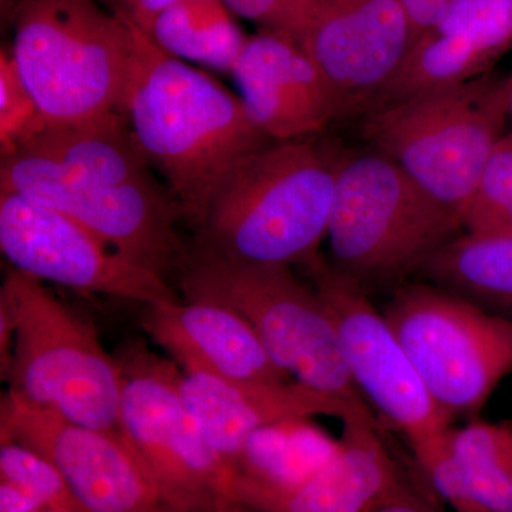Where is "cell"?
Instances as JSON below:
<instances>
[{
	"label": "cell",
	"instance_id": "6da1fadb",
	"mask_svg": "<svg viewBox=\"0 0 512 512\" xmlns=\"http://www.w3.org/2000/svg\"><path fill=\"white\" fill-rule=\"evenodd\" d=\"M0 191L62 212L136 264L167 279L187 249L180 204L141 156L123 114L77 127H47L0 161Z\"/></svg>",
	"mask_w": 512,
	"mask_h": 512
},
{
	"label": "cell",
	"instance_id": "7a4b0ae2",
	"mask_svg": "<svg viewBox=\"0 0 512 512\" xmlns=\"http://www.w3.org/2000/svg\"><path fill=\"white\" fill-rule=\"evenodd\" d=\"M127 20L133 45L121 114L141 156L198 228L229 171L274 140L251 120L239 96L167 55Z\"/></svg>",
	"mask_w": 512,
	"mask_h": 512
},
{
	"label": "cell",
	"instance_id": "3957f363",
	"mask_svg": "<svg viewBox=\"0 0 512 512\" xmlns=\"http://www.w3.org/2000/svg\"><path fill=\"white\" fill-rule=\"evenodd\" d=\"M335 187L336 154L315 137L274 141L218 185L195 248L242 264H309L328 238Z\"/></svg>",
	"mask_w": 512,
	"mask_h": 512
},
{
	"label": "cell",
	"instance_id": "277c9868",
	"mask_svg": "<svg viewBox=\"0 0 512 512\" xmlns=\"http://www.w3.org/2000/svg\"><path fill=\"white\" fill-rule=\"evenodd\" d=\"M12 57L47 127L121 113L133 33L99 0H19Z\"/></svg>",
	"mask_w": 512,
	"mask_h": 512
},
{
	"label": "cell",
	"instance_id": "5b68a950",
	"mask_svg": "<svg viewBox=\"0 0 512 512\" xmlns=\"http://www.w3.org/2000/svg\"><path fill=\"white\" fill-rule=\"evenodd\" d=\"M13 326L9 396L90 429L120 433L121 375L96 329L40 279L13 269L0 289Z\"/></svg>",
	"mask_w": 512,
	"mask_h": 512
},
{
	"label": "cell",
	"instance_id": "8992f818",
	"mask_svg": "<svg viewBox=\"0 0 512 512\" xmlns=\"http://www.w3.org/2000/svg\"><path fill=\"white\" fill-rule=\"evenodd\" d=\"M464 234L456 211L373 148L336 154L328 241L342 274L370 285L414 274L434 251Z\"/></svg>",
	"mask_w": 512,
	"mask_h": 512
},
{
	"label": "cell",
	"instance_id": "52a82bcc",
	"mask_svg": "<svg viewBox=\"0 0 512 512\" xmlns=\"http://www.w3.org/2000/svg\"><path fill=\"white\" fill-rule=\"evenodd\" d=\"M178 282L185 301L227 306L247 320L276 365L296 382L366 403L328 308L292 266L242 264L194 248L185 254Z\"/></svg>",
	"mask_w": 512,
	"mask_h": 512
},
{
	"label": "cell",
	"instance_id": "ba28073f",
	"mask_svg": "<svg viewBox=\"0 0 512 512\" xmlns=\"http://www.w3.org/2000/svg\"><path fill=\"white\" fill-rule=\"evenodd\" d=\"M507 123V77L488 72L369 111L362 134L460 214L505 137Z\"/></svg>",
	"mask_w": 512,
	"mask_h": 512
},
{
	"label": "cell",
	"instance_id": "9c48e42d",
	"mask_svg": "<svg viewBox=\"0 0 512 512\" xmlns=\"http://www.w3.org/2000/svg\"><path fill=\"white\" fill-rule=\"evenodd\" d=\"M434 402L451 419L481 412L512 370V319L421 281L384 306Z\"/></svg>",
	"mask_w": 512,
	"mask_h": 512
},
{
	"label": "cell",
	"instance_id": "30bf717a",
	"mask_svg": "<svg viewBox=\"0 0 512 512\" xmlns=\"http://www.w3.org/2000/svg\"><path fill=\"white\" fill-rule=\"evenodd\" d=\"M120 433L167 503L211 512L234 474L205 439L180 392L175 363L143 343L121 352Z\"/></svg>",
	"mask_w": 512,
	"mask_h": 512
},
{
	"label": "cell",
	"instance_id": "8fae6325",
	"mask_svg": "<svg viewBox=\"0 0 512 512\" xmlns=\"http://www.w3.org/2000/svg\"><path fill=\"white\" fill-rule=\"evenodd\" d=\"M332 316L350 376L370 409L406 437L412 448L450 429L396 333L369 291L322 255L303 265Z\"/></svg>",
	"mask_w": 512,
	"mask_h": 512
},
{
	"label": "cell",
	"instance_id": "7c38bea8",
	"mask_svg": "<svg viewBox=\"0 0 512 512\" xmlns=\"http://www.w3.org/2000/svg\"><path fill=\"white\" fill-rule=\"evenodd\" d=\"M0 248L13 268L40 281L144 306L178 301L163 276L62 212L18 192L0 191Z\"/></svg>",
	"mask_w": 512,
	"mask_h": 512
},
{
	"label": "cell",
	"instance_id": "4fadbf2b",
	"mask_svg": "<svg viewBox=\"0 0 512 512\" xmlns=\"http://www.w3.org/2000/svg\"><path fill=\"white\" fill-rule=\"evenodd\" d=\"M0 424L2 441L30 448L59 470L83 512H157L167 504L121 436L73 423L9 394Z\"/></svg>",
	"mask_w": 512,
	"mask_h": 512
},
{
	"label": "cell",
	"instance_id": "5bb4252c",
	"mask_svg": "<svg viewBox=\"0 0 512 512\" xmlns=\"http://www.w3.org/2000/svg\"><path fill=\"white\" fill-rule=\"evenodd\" d=\"M413 42L402 0H316L301 46L335 92L343 119L365 116Z\"/></svg>",
	"mask_w": 512,
	"mask_h": 512
},
{
	"label": "cell",
	"instance_id": "9a60e30c",
	"mask_svg": "<svg viewBox=\"0 0 512 512\" xmlns=\"http://www.w3.org/2000/svg\"><path fill=\"white\" fill-rule=\"evenodd\" d=\"M180 392L205 439L234 476L249 439L272 424L316 416L342 421L375 417L366 403L318 392L296 380L234 382L208 370L188 369L181 373Z\"/></svg>",
	"mask_w": 512,
	"mask_h": 512
},
{
	"label": "cell",
	"instance_id": "2e32d148",
	"mask_svg": "<svg viewBox=\"0 0 512 512\" xmlns=\"http://www.w3.org/2000/svg\"><path fill=\"white\" fill-rule=\"evenodd\" d=\"M231 74L248 116L271 140L315 137L340 119L328 80L289 37L268 30L249 36Z\"/></svg>",
	"mask_w": 512,
	"mask_h": 512
},
{
	"label": "cell",
	"instance_id": "e0dca14e",
	"mask_svg": "<svg viewBox=\"0 0 512 512\" xmlns=\"http://www.w3.org/2000/svg\"><path fill=\"white\" fill-rule=\"evenodd\" d=\"M402 477L375 417H353L343 421L336 453L311 477L286 488L234 478L229 498L262 512H372Z\"/></svg>",
	"mask_w": 512,
	"mask_h": 512
},
{
	"label": "cell",
	"instance_id": "ac0fdd59",
	"mask_svg": "<svg viewBox=\"0 0 512 512\" xmlns=\"http://www.w3.org/2000/svg\"><path fill=\"white\" fill-rule=\"evenodd\" d=\"M511 47L512 0H450L369 111L483 76Z\"/></svg>",
	"mask_w": 512,
	"mask_h": 512
},
{
	"label": "cell",
	"instance_id": "d6986e66",
	"mask_svg": "<svg viewBox=\"0 0 512 512\" xmlns=\"http://www.w3.org/2000/svg\"><path fill=\"white\" fill-rule=\"evenodd\" d=\"M141 325L183 370H208L234 382L293 380L269 356L247 320L227 306L202 301L150 305Z\"/></svg>",
	"mask_w": 512,
	"mask_h": 512
},
{
	"label": "cell",
	"instance_id": "ffe728a7",
	"mask_svg": "<svg viewBox=\"0 0 512 512\" xmlns=\"http://www.w3.org/2000/svg\"><path fill=\"white\" fill-rule=\"evenodd\" d=\"M414 274L512 319V234L464 232L427 256Z\"/></svg>",
	"mask_w": 512,
	"mask_h": 512
},
{
	"label": "cell",
	"instance_id": "44dd1931",
	"mask_svg": "<svg viewBox=\"0 0 512 512\" xmlns=\"http://www.w3.org/2000/svg\"><path fill=\"white\" fill-rule=\"evenodd\" d=\"M232 15L224 0H178L140 29L167 55L232 73L249 37Z\"/></svg>",
	"mask_w": 512,
	"mask_h": 512
},
{
	"label": "cell",
	"instance_id": "7402d4cb",
	"mask_svg": "<svg viewBox=\"0 0 512 512\" xmlns=\"http://www.w3.org/2000/svg\"><path fill=\"white\" fill-rule=\"evenodd\" d=\"M309 420H289L249 439L234 478L272 488L292 487L311 477L339 448ZM232 478V480H234Z\"/></svg>",
	"mask_w": 512,
	"mask_h": 512
},
{
	"label": "cell",
	"instance_id": "603a6c76",
	"mask_svg": "<svg viewBox=\"0 0 512 512\" xmlns=\"http://www.w3.org/2000/svg\"><path fill=\"white\" fill-rule=\"evenodd\" d=\"M450 444L481 510L512 512L511 421L451 427Z\"/></svg>",
	"mask_w": 512,
	"mask_h": 512
},
{
	"label": "cell",
	"instance_id": "cb8c5ba5",
	"mask_svg": "<svg viewBox=\"0 0 512 512\" xmlns=\"http://www.w3.org/2000/svg\"><path fill=\"white\" fill-rule=\"evenodd\" d=\"M458 215L468 234H512L511 134L495 148L476 190Z\"/></svg>",
	"mask_w": 512,
	"mask_h": 512
},
{
	"label": "cell",
	"instance_id": "d4e9b609",
	"mask_svg": "<svg viewBox=\"0 0 512 512\" xmlns=\"http://www.w3.org/2000/svg\"><path fill=\"white\" fill-rule=\"evenodd\" d=\"M0 478L18 485L49 510L83 512L59 470L45 457L15 441H2Z\"/></svg>",
	"mask_w": 512,
	"mask_h": 512
},
{
	"label": "cell",
	"instance_id": "484cf974",
	"mask_svg": "<svg viewBox=\"0 0 512 512\" xmlns=\"http://www.w3.org/2000/svg\"><path fill=\"white\" fill-rule=\"evenodd\" d=\"M47 128L45 116L13 62L0 55V156L9 157L35 141Z\"/></svg>",
	"mask_w": 512,
	"mask_h": 512
},
{
	"label": "cell",
	"instance_id": "4316f807",
	"mask_svg": "<svg viewBox=\"0 0 512 512\" xmlns=\"http://www.w3.org/2000/svg\"><path fill=\"white\" fill-rule=\"evenodd\" d=\"M234 15L259 30L279 33L302 45L316 0H224Z\"/></svg>",
	"mask_w": 512,
	"mask_h": 512
},
{
	"label": "cell",
	"instance_id": "83f0119b",
	"mask_svg": "<svg viewBox=\"0 0 512 512\" xmlns=\"http://www.w3.org/2000/svg\"><path fill=\"white\" fill-rule=\"evenodd\" d=\"M372 512H444L433 498L410 483L406 477L400 478L396 487L390 491Z\"/></svg>",
	"mask_w": 512,
	"mask_h": 512
},
{
	"label": "cell",
	"instance_id": "f1b7e54d",
	"mask_svg": "<svg viewBox=\"0 0 512 512\" xmlns=\"http://www.w3.org/2000/svg\"><path fill=\"white\" fill-rule=\"evenodd\" d=\"M99 2L116 15L124 16L138 28H143L148 20L178 0H99Z\"/></svg>",
	"mask_w": 512,
	"mask_h": 512
},
{
	"label": "cell",
	"instance_id": "f546056e",
	"mask_svg": "<svg viewBox=\"0 0 512 512\" xmlns=\"http://www.w3.org/2000/svg\"><path fill=\"white\" fill-rule=\"evenodd\" d=\"M448 2L450 0H402L404 8L412 20L414 42L431 26L436 25L437 20L446 10Z\"/></svg>",
	"mask_w": 512,
	"mask_h": 512
},
{
	"label": "cell",
	"instance_id": "4dcf8cb0",
	"mask_svg": "<svg viewBox=\"0 0 512 512\" xmlns=\"http://www.w3.org/2000/svg\"><path fill=\"white\" fill-rule=\"evenodd\" d=\"M43 505L18 485L0 480V512H36Z\"/></svg>",
	"mask_w": 512,
	"mask_h": 512
},
{
	"label": "cell",
	"instance_id": "1f68e13d",
	"mask_svg": "<svg viewBox=\"0 0 512 512\" xmlns=\"http://www.w3.org/2000/svg\"><path fill=\"white\" fill-rule=\"evenodd\" d=\"M211 512H262L229 497H218Z\"/></svg>",
	"mask_w": 512,
	"mask_h": 512
},
{
	"label": "cell",
	"instance_id": "d6a6232c",
	"mask_svg": "<svg viewBox=\"0 0 512 512\" xmlns=\"http://www.w3.org/2000/svg\"><path fill=\"white\" fill-rule=\"evenodd\" d=\"M157 512H208L200 508L180 507V505L164 504Z\"/></svg>",
	"mask_w": 512,
	"mask_h": 512
},
{
	"label": "cell",
	"instance_id": "836d02e7",
	"mask_svg": "<svg viewBox=\"0 0 512 512\" xmlns=\"http://www.w3.org/2000/svg\"><path fill=\"white\" fill-rule=\"evenodd\" d=\"M507 107L508 121H510L512 127V73L507 77ZM510 134L512 136V128Z\"/></svg>",
	"mask_w": 512,
	"mask_h": 512
}]
</instances>
